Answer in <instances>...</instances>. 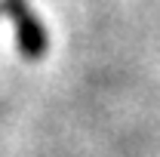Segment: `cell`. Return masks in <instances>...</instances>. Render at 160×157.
Returning <instances> with one entry per match:
<instances>
[{
    "label": "cell",
    "instance_id": "cell-1",
    "mask_svg": "<svg viewBox=\"0 0 160 157\" xmlns=\"http://www.w3.org/2000/svg\"><path fill=\"white\" fill-rule=\"evenodd\" d=\"M0 13H6L12 28H16V46L28 62H37L49 49V34L43 28V22L34 16V9L28 6V0H0Z\"/></svg>",
    "mask_w": 160,
    "mask_h": 157
}]
</instances>
